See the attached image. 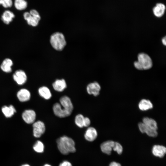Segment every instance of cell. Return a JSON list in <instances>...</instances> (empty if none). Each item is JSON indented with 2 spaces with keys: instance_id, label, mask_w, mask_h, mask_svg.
<instances>
[{
  "instance_id": "6da1fadb",
  "label": "cell",
  "mask_w": 166,
  "mask_h": 166,
  "mask_svg": "<svg viewBox=\"0 0 166 166\" xmlns=\"http://www.w3.org/2000/svg\"><path fill=\"white\" fill-rule=\"evenodd\" d=\"M57 147L60 152L64 155L69 153H73L76 151L75 143L71 138L66 136H63L58 138L56 140Z\"/></svg>"
},
{
  "instance_id": "7a4b0ae2",
  "label": "cell",
  "mask_w": 166,
  "mask_h": 166,
  "mask_svg": "<svg viewBox=\"0 0 166 166\" xmlns=\"http://www.w3.org/2000/svg\"><path fill=\"white\" fill-rule=\"evenodd\" d=\"M134 67L138 70H147L153 66L152 60L150 56L144 53H140L137 56V61L134 62Z\"/></svg>"
},
{
  "instance_id": "3957f363",
  "label": "cell",
  "mask_w": 166,
  "mask_h": 166,
  "mask_svg": "<svg viewBox=\"0 0 166 166\" xmlns=\"http://www.w3.org/2000/svg\"><path fill=\"white\" fill-rule=\"evenodd\" d=\"M50 42L52 47L55 50L61 51L65 48L66 42L64 35L60 32H56L50 36Z\"/></svg>"
},
{
  "instance_id": "277c9868",
  "label": "cell",
  "mask_w": 166,
  "mask_h": 166,
  "mask_svg": "<svg viewBox=\"0 0 166 166\" xmlns=\"http://www.w3.org/2000/svg\"><path fill=\"white\" fill-rule=\"evenodd\" d=\"M23 16L27 24L32 27L38 26L41 19L39 13L35 9L31 10L30 12H25Z\"/></svg>"
},
{
  "instance_id": "5b68a950",
  "label": "cell",
  "mask_w": 166,
  "mask_h": 166,
  "mask_svg": "<svg viewBox=\"0 0 166 166\" xmlns=\"http://www.w3.org/2000/svg\"><path fill=\"white\" fill-rule=\"evenodd\" d=\"M53 110L54 115L60 118H64L69 116L72 113L62 107L59 103L54 104L53 106Z\"/></svg>"
},
{
  "instance_id": "8992f818",
  "label": "cell",
  "mask_w": 166,
  "mask_h": 166,
  "mask_svg": "<svg viewBox=\"0 0 166 166\" xmlns=\"http://www.w3.org/2000/svg\"><path fill=\"white\" fill-rule=\"evenodd\" d=\"M33 134L36 138L40 137L45 132V126L44 123L41 121H35L33 124Z\"/></svg>"
},
{
  "instance_id": "52a82bcc",
  "label": "cell",
  "mask_w": 166,
  "mask_h": 166,
  "mask_svg": "<svg viewBox=\"0 0 166 166\" xmlns=\"http://www.w3.org/2000/svg\"><path fill=\"white\" fill-rule=\"evenodd\" d=\"M14 81L18 85L24 84L27 80V76L26 72L22 69L16 70L13 75Z\"/></svg>"
},
{
  "instance_id": "ba28073f",
  "label": "cell",
  "mask_w": 166,
  "mask_h": 166,
  "mask_svg": "<svg viewBox=\"0 0 166 166\" xmlns=\"http://www.w3.org/2000/svg\"><path fill=\"white\" fill-rule=\"evenodd\" d=\"M36 115L33 110L27 109L22 113V117L23 121L27 124H33L35 121Z\"/></svg>"
},
{
  "instance_id": "9c48e42d",
  "label": "cell",
  "mask_w": 166,
  "mask_h": 166,
  "mask_svg": "<svg viewBox=\"0 0 166 166\" xmlns=\"http://www.w3.org/2000/svg\"><path fill=\"white\" fill-rule=\"evenodd\" d=\"M166 6L163 3L157 2L152 9L154 15L157 18H160L163 16L166 10Z\"/></svg>"
},
{
  "instance_id": "30bf717a",
  "label": "cell",
  "mask_w": 166,
  "mask_h": 166,
  "mask_svg": "<svg viewBox=\"0 0 166 166\" xmlns=\"http://www.w3.org/2000/svg\"><path fill=\"white\" fill-rule=\"evenodd\" d=\"M101 87L99 83L96 81L89 83L86 87V91L89 95L97 96L100 94Z\"/></svg>"
},
{
  "instance_id": "8fae6325",
  "label": "cell",
  "mask_w": 166,
  "mask_h": 166,
  "mask_svg": "<svg viewBox=\"0 0 166 166\" xmlns=\"http://www.w3.org/2000/svg\"><path fill=\"white\" fill-rule=\"evenodd\" d=\"M138 125L140 131L142 133H145L149 136L153 137L158 135L157 130L146 126L142 122L139 123Z\"/></svg>"
},
{
  "instance_id": "7c38bea8",
  "label": "cell",
  "mask_w": 166,
  "mask_h": 166,
  "mask_svg": "<svg viewBox=\"0 0 166 166\" xmlns=\"http://www.w3.org/2000/svg\"><path fill=\"white\" fill-rule=\"evenodd\" d=\"M59 103L66 110L72 113L73 106L70 98L67 96L61 97L59 99Z\"/></svg>"
},
{
  "instance_id": "4fadbf2b",
  "label": "cell",
  "mask_w": 166,
  "mask_h": 166,
  "mask_svg": "<svg viewBox=\"0 0 166 166\" xmlns=\"http://www.w3.org/2000/svg\"><path fill=\"white\" fill-rule=\"evenodd\" d=\"M97 136V132L93 127H89L86 130L84 134L85 139L89 141L92 142L95 140Z\"/></svg>"
},
{
  "instance_id": "5bb4252c",
  "label": "cell",
  "mask_w": 166,
  "mask_h": 166,
  "mask_svg": "<svg viewBox=\"0 0 166 166\" xmlns=\"http://www.w3.org/2000/svg\"><path fill=\"white\" fill-rule=\"evenodd\" d=\"M13 62L10 58H7L3 60L0 65L1 70L6 73H10L12 71Z\"/></svg>"
},
{
  "instance_id": "9a60e30c",
  "label": "cell",
  "mask_w": 166,
  "mask_h": 166,
  "mask_svg": "<svg viewBox=\"0 0 166 166\" xmlns=\"http://www.w3.org/2000/svg\"><path fill=\"white\" fill-rule=\"evenodd\" d=\"M17 96L20 101L26 102L30 99L31 94L28 89H22L17 92Z\"/></svg>"
},
{
  "instance_id": "2e32d148",
  "label": "cell",
  "mask_w": 166,
  "mask_h": 166,
  "mask_svg": "<svg viewBox=\"0 0 166 166\" xmlns=\"http://www.w3.org/2000/svg\"><path fill=\"white\" fill-rule=\"evenodd\" d=\"M115 142L112 140H108L102 143L101 145V149L102 152L110 155L115 144Z\"/></svg>"
},
{
  "instance_id": "e0dca14e",
  "label": "cell",
  "mask_w": 166,
  "mask_h": 166,
  "mask_svg": "<svg viewBox=\"0 0 166 166\" xmlns=\"http://www.w3.org/2000/svg\"><path fill=\"white\" fill-rule=\"evenodd\" d=\"M52 86L56 91L61 92L66 88L67 84L65 79H57L53 83Z\"/></svg>"
},
{
  "instance_id": "ac0fdd59",
  "label": "cell",
  "mask_w": 166,
  "mask_h": 166,
  "mask_svg": "<svg viewBox=\"0 0 166 166\" xmlns=\"http://www.w3.org/2000/svg\"><path fill=\"white\" fill-rule=\"evenodd\" d=\"M152 152L154 156L162 158L164 156L166 153V148L163 146L155 145L152 148Z\"/></svg>"
},
{
  "instance_id": "d6986e66",
  "label": "cell",
  "mask_w": 166,
  "mask_h": 166,
  "mask_svg": "<svg viewBox=\"0 0 166 166\" xmlns=\"http://www.w3.org/2000/svg\"><path fill=\"white\" fill-rule=\"evenodd\" d=\"M15 16L13 12L9 10H6L2 14L1 19L4 24L8 25L13 21Z\"/></svg>"
},
{
  "instance_id": "ffe728a7",
  "label": "cell",
  "mask_w": 166,
  "mask_h": 166,
  "mask_svg": "<svg viewBox=\"0 0 166 166\" xmlns=\"http://www.w3.org/2000/svg\"><path fill=\"white\" fill-rule=\"evenodd\" d=\"M1 109L2 113L6 118L11 117L16 112V109L12 105H10L9 106H3Z\"/></svg>"
},
{
  "instance_id": "44dd1931",
  "label": "cell",
  "mask_w": 166,
  "mask_h": 166,
  "mask_svg": "<svg viewBox=\"0 0 166 166\" xmlns=\"http://www.w3.org/2000/svg\"><path fill=\"white\" fill-rule=\"evenodd\" d=\"M139 109L142 111H145L152 109L153 105L149 100L143 99L141 100L138 104Z\"/></svg>"
},
{
  "instance_id": "7402d4cb",
  "label": "cell",
  "mask_w": 166,
  "mask_h": 166,
  "mask_svg": "<svg viewBox=\"0 0 166 166\" xmlns=\"http://www.w3.org/2000/svg\"><path fill=\"white\" fill-rule=\"evenodd\" d=\"M38 93L41 97L46 100L50 99L52 96L50 89L45 86L40 87L38 89Z\"/></svg>"
},
{
  "instance_id": "603a6c76",
  "label": "cell",
  "mask_w": 166,
  "mask_h": 166,
  "mask_svg": "<svg viewBox=\"0 0 166 166\" xmlns=\"http://www.w3.org/2000/svg\"><path fill=\"white\" fill-rule=\"evenodd\" d=\"M142 122L146 126L157 130L158 129L157 124L155 120L152 118L148 117H144L142 119Z\"/></svg>"
},
{
  "instance_id": "cb8c5ba5",
  "label": "cell",
  "mask_w": 166,
  "mask_h": 166,
  "mask_svg": "<svg viewBox=\"0 0 166 166\" xmlns=\"http://www.w3.org/2000/svg\"><path fill=\"white\" fill-rule=\"evenodd\" d=\"M14 5L16 9L22 10L27 8L28 3L25 0H14Z\"/></svg>"
},
{
  "instance_id": "d4e9b609",
  "label": "cell",
  "mask_w": 166,
  "mask_h": 166,
  "mask_svg": "<svg viewBox=\"0 0 166 166\" xmlns=\"http://www.w3.org/2000/svg\"><path fill=\"white\" fill-rule=\"evenodd\" d=\"M85 117L81 114H78L75 117L74 122L76 125L80 128L84 127Z\"/></svg>"
},
{
  "instance_id": "484cf974",
  "label": "cell",
  "mask_w": 166,
  "mask_h": 166,
  "mask_svg": "<svg viewBox=\"0 0 166 166\" xmlns=\"http://www.w3.org/2000/svg\"><path fill=\"white\" fill-rule=\"evenodd\" d=\"M33 148L36 152L39 153H42L44 152V146L41 141L38 140L33 145Z\"/></svg>"
},
{
  "instance_id": "4316f807",
  "label": "cell",
  "mask_w": 166,
  "mask_h": 166,
  "mask_svg": "<svg viewBox=\"0 0 166 166\" xmlns=\"http://www.w3.org/2000/svg\"><path fill=\"white\" fill-rule=\"evenodd\" d=\"M13 4L12 0H0V5L5 8L11 7Z\"/></svg>"
},
{
  "instance_id": "83f0119b",
  "label": "cell",
  "mask_w": 166,
  "mask_h": 166,
  "mask_svg": "<svg viewBox=\"0 0 166 166\" xmlns=\"http://www.w3.org/2000/svg\"><path fill=\"white\" fill-rule=\"evenodd\" d=\"M113 150L119 154H121L123 151V148L121 145L119 143L115 142Z\"/></svg>"
},
{
  "instance_id": "f1b7e54d",
  "label": "cell",
  "mask_w": 166,
  "mask_h": 166,
  "mask_svg": "<svg viewBox=\"0 0 166 166\" xmlns=\"http://www.w3.org/2000/svg\"><path fill=\"white\" fill-rule=\"evenodd\" d=\"M91 123L90 119L88 117H85L84 122V127H89Z\"/></svg>"
},
{
  "instance_id": "f546056e",
  "label": "cell",
  "mask_w": 166,
  "mask_h": 166,
  "mask_svg": "<svg viewBox=\"0 0 166 166\" xmlns=\"http://www.w3.org/2000/svg\"><path fill=\"white\" fill-rule=\"evenodd\" d=\"M59 166H72V165L69 161L65 160L60 163Z\"/></svg>"
},
{
  "instance_id": "4dcf8cb0",
  "label": "cell",
  "mask_w": 166,
  "mask_h": 166,
  "mask_svg": "<svg viewBox=\"0 0 166 166\" xmlns=\"http://www.w3.org/2000/svg\"><path fill=\"white\" fill-rule=\"evenodd\" d=\"M109 166H121L120 164L116 162H112L110 163Z\"/></svg>"
},
{
  "instance_id": "1f68e13d",
  "label": "cell",
  "mask_w": 166,
  "mask_h": 166,
  "mask_svg": "<svg viewBox=\"0 0 166 166\" xmlns=\"http://www.w3.org/2000/svg\"><path fill=\"white\" fill-rule=\"evenodd\" d=\"M166 37L165 36L164 38H163L162 39V44L164 45V46L166 45Z\"/></svg>"
},
{
  "instance_id": "d6a6232c",
  "label": "cell",
  "mask_w": 166,
  "mask_h": 166,
  "mask_svg": "<svg viewBox=\"0 0 166 166\" xmlns=\"http://www.w3.org/2000/svg\"><path fill=\"white\" fill-rule=\"evenodd\" d=\"M21 166H30L28 164H25L22 165Z\"/></svg>"
},
{
  "instance_id": "836d02e7",
  "label": "cell",
  "mask_w": 166,
  "mask_h": 166,
  "mask_svg": "<svg viewBox=\"0 0 166 166\" xmlns=\"http://www.w3.org/2000/svg\"><path fill=\"white\" fill-rule=\"evenodd\" d=\"M43 166H52L49 164H44Z\"/></svg>"
}]
</instances>
